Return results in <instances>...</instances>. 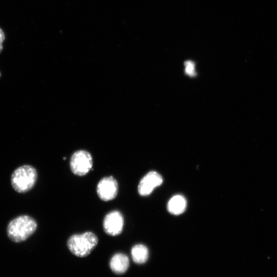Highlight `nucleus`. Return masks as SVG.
Here are the masks:
<instances>
[{"label":"nucleus","instance_id":"nucleus-1","mask_svg":"<svg viewBox=\"0 0 277 277\" xmlns=\"http://www.w3.org/2000/svg\"><path fill=\"white\" fill-rule=\"evenodd\" d=\"M36 220L28 215H22L11 220L7 228L8 238L13 242H21L32 236L37 228Z\"/></svg>","mask_w":277,"mask_h":277},{"label":"nucleus","instance_id":"nucleus-2","mask_svg":"<svg viewBox=\"0 0 277 277\" xmlns=\"http://www.w3.org/2000/svg\"><path fill=\"white\" fill-rule=\"evenodd\" d=\"M38 173L35 167L29 165L15 169L11 177L13 189L19 193H25L32 190L37 182Z\"/></svg>","mask_w":277,"mask_h":277},{"label":"nucleus","instance_id":"nucleus-3","mask_svg":"<svg viewBox=\"0 0 277 277\" xmlns=\"http://www.w3.org/2000/svg\"><path fill=\"white\" fill-rule=\"evenodd\" d=\"M98 243L96 235L88 232L72 235L68 241V246L69 251L75 256L85 257L95 248Z\"/></svg>","mask_w":277,"mask_h":277},{"label":"nucleus","instance_id":"nucleus-4","mask_svg":"<svg viewBox=\"0 0 277 277\" xmlns=\"http://www.w3.org/2000/svg\"><path fill=\"white\" fill-rule=\"evenodd\" d=\"M93 165L90 154L85 150L75 152L70 159V166L72 172L79 176L86 175Z\"/></svg>","mask_w":277,"mask_h":277},{"label":"nucleus","instance_id":"nucleus-5","mask_svg":"<svg viewBox=\"0 0 277 277\" xmlns=\"http://www.w3.org/2000/svg\"><path fill=\"white\" fill-rule=\"evenodd\" d=\"M124 226V218L117 210L108 213L103 221L105 232L110 236H116L121 234Z\"/></svg>","mask_w":277,"mask_h":277},{"label":"nucleus","instance_id":"nucleus-6","mask_svg":"<svg viewBox=\"0 0 277 277\" xmlns=\"http://www.w3.org/2000/svg\"><path fill=\"white\" fill-rule=\"evenodd\" d=\"M117 181L113 177H105L99 182L97 192L99 198L104 202H109L114 199L118 193Z\"/></svg>","mask_w":277,"mask_h":277},{"label":"nucleus","instance_id":"nucleus-7","mask_svg":"<svg viewBox=\"0 0 277 277\" xmlns=\"http://www.w3.org/2000/svg\"><path fill=\"white\" fill-rule=\"evenodd\" d=\"M163 178L156 172L147 173L140 181L138 186V193L142 196L149 195L156 188L161 186Z\"/></svg>","mask_w":277,"mask_h":277},{"label":"nucleus","instance_id":"nucleus-8","mask_svg":"<svg viewBox=\"0 0 277 277\" xmlns=\"http://www.w3.org/2000/svg\"><path fill=\"white\" fill-rule=\"evenodd\" d=\"M130 260L127 256L118 253L115 254L110 261V267L112 270L117 274H123L128 270Z\"/></svg>","mask_w":277,"mask_h":277},{"label":"nucleus","instance_id":"nucleus-9","mask_svg":"<svg viewBox=\"0 0 277 277\" xmlns=\"http://www.w3.org/2000/svg\"><path fill=\"white\" fill-rule=\"evenodd\" d=\"M187 206L186 198L181 195H176L169 200L167 207L169 212L175 215H179L186 210Z\"/></svg>","mask_w":277,"mask_h":277},{"label":"nucleus","instance_id":"nucleus-10","mask_svg":"<svg viewBox=\"0 0 277 277\" xmlns=\"http://www.w3.org/2000/svg\"><path fill=\"white\" fill-rule=\"evenodd\" d=\"M132 256L134 263L143 264L146 263L148 258V250L143 244H137L132 250Z\"/></svg>","mask_w":277,"mask_h":277},{"label":"nucleus","instance_id":"nucleus-11","mask_svg":"<svg viewBox=\"0 0 277 277\" xmlns=\"http://www.w3.org/2000/svg\"><path fill=\"white\" fill-rule=\"evenodd\" d=\"M186 66V72L190 76H194L196 73L195 71V65L193 62L188 61L185 63Z\"/></svg>","mask_w":277,"mask_h":277},{"label":"nucleus","instance_id":"nucleus-12","mask_svg":"<svg viewBox=\"0 0 277 277\" xmlns=\"http://www.w3.org/2000/svg\"><path fill=\"white\" fill-rule=\"evenodd\" d=\"M5 40V35L3 31L0 28V45H2V43Z\"/></svg>","mask_w":277,"mask_h":277},{"label":"nucleus","instance_id":"nucleus-13","mask_svg":"<svg viewBox=\"0 0 277 277\" xmlns=\"http://www.w3.org/2000/svg\"><path fill=\"white\" fill-rule=\"evenodd\" d=\"M0 76H1V73H0Z\"/></svg>","mask_w":277,"mask_h":277}]
</instances>
